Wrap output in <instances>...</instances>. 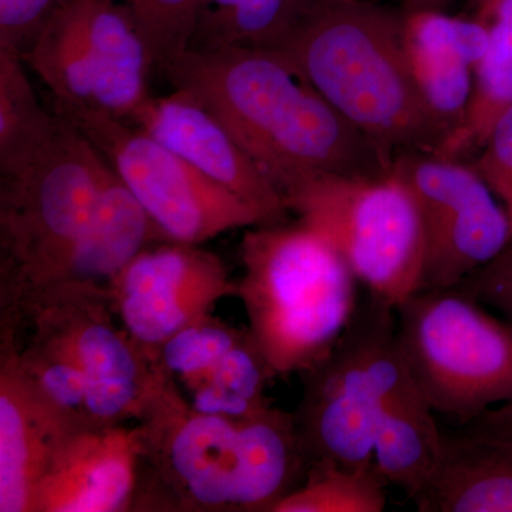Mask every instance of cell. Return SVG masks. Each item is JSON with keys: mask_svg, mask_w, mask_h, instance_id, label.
<instances>
[{"mask_svg": "<svg viewBox=\"0 0 512 512\" xmlns=\"http://www.w3.org/2000/svg\"><path fill=\"white\" fill-rule=\"evenodd\" d=\"M227 127L284 195L313 175H382L393 158L265 47L188 49L164 72Z\"/></svg>", "mask_w": 512, "mask_h": 512, "instance_id": "cell-1", "label": "cell"}, {"mask_svg": "<svg viewBox=\"0 0 512 512\" xmlns=\"http://www.w3.org/2000/svg\"><path fill=\"white\" fill-rule=\"evenodd\" d=\"M272 50L387 156L440 153L447 133L410 72L402 19L353 0H316Z\"/></svg>", "mask_w": 512, "mask_h": 512, "instance_id": "cell-2", "label": "cell"}, {"mask_svg": "<svg viewBox=\"0 0 512 512\" xmlns=\"http://www.w3.org/2000/svg\"><path fill=\"white\" fill-rule=\"evenodd\" d=\"M237 291L248 333L275 376L305 373L329 355L356 311L357 278L320 232L256 225L242 239Z\"/></svg>", "mask_w": 512, "mask_h": 512, "instance_id": "cell-3", "label": "cell"}, {"mask_svg": "<svg viewBox=\"0 0 512 512\" xmlns=\"http://www.w3.org/2000/svg\"><path fill=\"white\" fill-rule=\"evenodd\" d=\"M302 376L295 421L309 463L372 464L384 407L416 386L397 342L396 308L367 292L329 355Z\"/></svg>", "mask_w": 512, "mask_h": 512, "instance_id": "cell-4", "label": "cell"}, {"mask_svg": "<svg viewBox=\"0 0 512 512\" xmlns=\"http://www.w3.org/2000/svg\"><path fill=\"white\" fill-rule=\"evenodd\" d=\"M100 158V151L60 117L40 153L18 173L2 175L3 258L26 299L63 284L92 222Z\"/></svg>", "mask_w": 512, "mask_h": 512, "instance_id": "cell-5", "label": "cell"}, {"mask_svg": "<svg viewBox=\"0 0 512 512\" xmlns=\"http://www.w3.org/2000/svg\"><path fill=\"white\" fill-rule=\"evenodd\" d=\"M404 362L434 413L464 427L512 400V326L457 288L419 291L396 308Z\"/></svg>", "mask_w": 512, "mask_h": 512, "instance_id": "cell-6", "label": "cell"}, {"mask_svg": "<svg viewBox=\"0 0 512 512\" xmlns=\"http://www.w3.org/2000/svg\"><path fill=\"white\" fill-rule=\"evenodd\" d=\"M284 198L288 211L338 249L370 295L397 308L419 292L423 224L412 192L392 171L313 175Z\"/></svg>", "mask_w": 512, "mask_h": 512, "instance_id": "cell-7", "label": "cell"}, {"mask_svg": "<svg viewBox=\"0 0 512 512\" xmlns=\"http://www.w3.org/2000/svg\"><path fill=\"white\" fill-rule=\"evenodd\" d=\"M171 470L197 504L272 511L305 480L295 417L266 407L234 420L191 412L168 443Z\"/></svg>", "mask_w": 512, "mask_h": 512, "instance_id": "cell-8", "label": "cell"}, {"mask_svg": "<svg viewBox=\"0 0 512 512\" xmlns=\"http://www.w3.org/2000/svg\"><path fill=\"white\" fill-rule=\"evenodd\" d=\"M20 56L50 96L128 124L151 99L153 59L119 0H64Z\"/></svg>", "mask_w": 512, "mask_h": 512, "instance_id": "cell-9", "label": "cell"}, {"mask_svg": "<svg viewBox=\"0 0 512 512\" xmlns=\"http://www.w3.org/2000/svg\"><path fill=\"white\" fill-rule=\"evenodd\" d=\"M49 106L106 157L167 241L201 245L231 229L265 224L247 202L133 124L53 96Z\"/></svg>", "mask_w": 512, "mask_h": 512, "instance_id": "cell-10", "label": "cell"}, {"mask_svg": "<svg viewBox=\"0 0 512 512\" xmlns=\"http://www.w3.org/2000/svg\"><path fill=\"white\" fill-rule=\"evenodd\" d=\"M390 171L412 192L423 224L419 291L456 288L510 245L507 211L473 165L402 151Z\"/></svg>", "mask_w": 512, "mask_h": 512, "instance_id": "cell-11", "label": "cell"}, {"mask_svg": "<svg viewBox=\"0 0 512 512\" xmlns=\"http://www.w3.org/2000/svg\"><path fill=\"white\" fill-rule=\"evenodd\" d=\"M100 292L37 296L35 338L26 350L79 373L86 383L87 429L116 426L153 396L131 340L123 338L100 303Z\"/></svg>", "mask_w": 512, "mask_h": 512, "instance_id": "cell-12", "label": "cell"}, {"mask_svg": "<svg viewBox=\"0 0 512 512\" xmlns=\"http://www.w3.org/2000/svg\"><path fill=\"white\" fill-rule=\"evenodd\" d=\"M110 291L128 336L138 345L161 346L207 319L211 306L237 286L217 255L168 241L141 251Z\"/></svg>", "mask_w": 512, "mask_h": 512, "instance_id": "cell-13", "label": "cell"}, {"mask_svg": "<svg viewBox=\"0 0 512 512\" xmlns=\"http://www.w3.org/2000/svg\"><path fill=\"white\" fill-rule=\"evenodd\" d=\"M130 124L247 202L265 224L284 222L288 214L284 195L227 127L190 93L174 89L168 96H151Z\"/></svg>", "mask_w": 512, "mask_h": 512, "instance_id": "cell-14", "label": "cell"}, {"mask_svg": "<svg viewBox=\"0 0 512 512\" xmlns=\"http://www.w3.org/2000/svg\"><path fill=\"white\" fill-rule=\"evenodd\" d=\"M144 439L138 430L116 426L73 431L37 485L33 511L123 510L136 487L137 456Z\"/></svg>", "mask_w": 512, "mask_h": 512, "instance_id": "cell-15", "label": "cell"}, {"mask_svg": "<svg viewBox=\"0 0 512 512\" xmlns=\"http://www.w3.org/2000/svg\"><path fill=\"white\" fill-rule=\"evenodd\" d=\"M402 36L417 89L448 138L466 117L474 70L487 50L490 30L478 19L416 10L402 19Z\"/></svg>", "mask_w": 512, "mask_h": 512, "instance_id": "cell-16", "label": "cell"}, {"mask_svg": "<svg viewBox=\"0 0 512 512\" xmlns=\"http://www.w3.org/2000/svg\"><path fill=\"white\" fill-rule=\"evenodd\" d=\"M73 433L6 360L0 383V511H33L37 485Z\"/></svg>", "mask_w": 512, "mask_h": 512, "instance_id": "cell-17", "label": "cell"}, {"mask_svg": "<svg viewBox=\"0 0 512 512\" xmlns=\"http://www.w3.org/2000/svg\"><path fill=\"white\" fill-rule=\"evenodd\" d=\"M158 239L167 241L101 154L99 194L89 231L74 255L63 284L52 293L100 292L103 286L111 288L123 269L150 242Z\"/></svg>", "mask_w": 512, "mask_h": 512, "instance_id": "cell-18", "label": "cell"}, {"mask_svg": "<svg viewBox=\"0 0 512 512\" xmlns=\"http://www.w3.org/2000/svg\"><path fill=\"white\" fill-rule=\"evenodd\" d=\"M413 503L421 512H512V448L446 434L440 466Z\"/></svg>", "mask_w": 512, "mask_h": 512, "instance_id": "cell-19", "label": "cell"}, {"mask_svg": "<svg viewBox=\"0 0 512 512\" xmlns=\"http://www.w3.org/2000/svg\"><path fill=\"white\" fill-rule=\"evenodd\" d=\"M446 434L417 387L394 396L377 426L373 461L387 484L414 501L433 480L443 457Z\"/></svg>", "mask_w": 512, "mask_h": 512, "instance_id": "cell-20", "label": "cell"}, {"mask_svg": "<svg viewBox=\"0 0 512 512\" xmlns=\"http://www.w3.org/2000/svg\"><path fill=\"white\" fill-rule=\"evenodd\" d=\"M22 56L0 47V173L25 168L55 136L60 117L43 106Z\"/></svg>", "mask_w": 512, "mask_h": 512, "instance_id": "cell-21", "label": "cell"}, {"mask_svg": "<svg viewBox=\"0 0 512 512\" xmlns=\"http://www.w3.org/2000/svg\"><path fill=\"white\" fill-rule=\"evenodd\" d=\"M316 0H205L190 49L247 46L274 49Z\"/></svg>", "mask_w": 512, "mask_h": 512, "instance_id": "cell-22", "label": "cell"}, {"mask_svg": "<svg viewBox=\"0 0 512 512\" xmlns=\"http://www.w3.org/2000/svg\"><path fill=\"white\" fill-rule=\"evenodd\" d=\"M487 26L490 42L474 70L466 117L437 156L463 160L471 151H481L495 124L512 109V26L501 22Z\"/></svg>", "mask_w": 512, "mask_h": 512, "instance_id": "cell-23", "label": "cell"}, {"mask_svg": "<svg viewBox=\"0 0 512 512\" xmlns=\"http://www.w3.org/2000/svg\"><path fill=\"white\" fill-rule=\"evenodd\" d=\"M387 481L369 466L346 468L313 463L305 480L272 508L276 512H382L387 505Z\"/></svg>", "mask_w": 512, "mask_h": 512, "instance_id": "cell-24", "label": "cell"}, {"mask_svg": "<svg viewBox=\"0 0 512 512\" xmlns=\"http://www.w3.org/2000/svg\"><path fill=\"white\" fill-rule=\"evenodd\" d=\"M154 69L165 72L192 45L205 0H128Z\"/></svg>", "mask_w": 512, "mask_h": 512, "instance_id": "cell-25", "label": "cell"}, {"mask_svg": "<svg viewBox=\"0 0 512 512\" xmlns=\"http://www.w3.org/2000/svg\"><path fill=\"white\" fill-rule=\"evenodd\" d=\"M247 333L212 322L210 318L185 328L161 345V365L168 375L190 382L210 369Z\"/></svg>", "mask_w": 512, "mask_h": 512, "instance_id": "cell-26", "label": "cell"}, {"mask_svg": "<svg viewBox=\"0 0 512 512\" xmlns=\"http://www.w3.org/2000/svg\"><path fill=\"white\" fill-rule=\"evenodd\" d=\"M507 211L512 244V109L498 120L473 164Z\"/></svg>", "mask_w": 512, "mask_h": 512, "instance_id": "cell-27", "label": "cell"}, {"mask_svg": "<svg viewBox=\"0 0 512 512\" xmlns=\"http://www.w3.org/2000/svg\"><path fill=\"white\" fill-rule=\"evenodd\" d=\"M64 0H0V47L22 55Z\"/></svg>", "mask_w": 512, "mask_h": 512, "instance_id": "cell-28", "label": "cell"}, {"mask_svg": "<svg viewBox=\"0 0 512 512\" xmlns=\"http://www.w3.org/2000/svg\"><path fill=\"white\" fill-rule=\"evenodd\" d=\"M481 305L501 313L512 326V244L476 274L456 286Z\"/></svg>", "mask_w": 512, "mask_h": 512, "instance_id": "cell-29", "label": "cell"}, {"mask_svg": "<svg viewBox=\"0 0 512 512\" xmlns=\"http://www.w3.org/2000/svg\"><path fill=\"white\" fill-rule=\"evenodd\" d=\"M457 433L470 440L512 448V400L487 410Z\"/></svg>", "mask_w": 512, "mask_h": 512, "instance_id": "cell-30", "label": "cell"}, {"mask_svg": "<svg viewBox=\"0 0 512 512\" xmlns=\"http://www.w3.org/2000/svg\"><path fill=\"white\" fill-rule=\"evenodd\" d=\"M478 20L484 25L501 22L512 26V0H485Z\"/></svg>", "mask_w": 512, "mask_h": 512, "instance_id": "cell-31", "label": "cell"}, {"mask_svg": "<svg viewBox=\"0 0 512 512\" xmlns=\"http://www.w3.org/2000/svg\"><path fill=\"white\" fill-rule=\"evenodd\" d=\"M410 2L417 3V5H419V3L431 2V0H410Z\"/></svg>", "mask_w": 512, "mask_h": 512, "instance_id": "cell-32", "label": "cell"}, {"mask_svg": "<svg viewBox=\"0 0 512 512\" xmlns=\"http://www.w3.org/2000/svg\"><path fill=\"white\" fill-rule=\"evenodd\" d=\"M119 2L124 3V5H126V3L128 2V0H119Z\"/></svg>", "mask_w": 512, "mask_h": 512, "instance_id": "cell-33", "label": "cell"}]
</instances>
